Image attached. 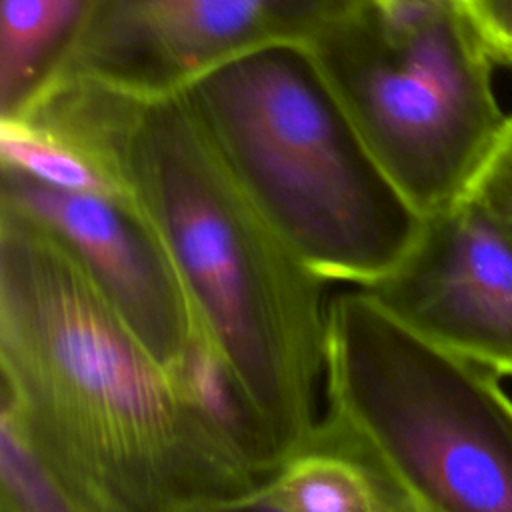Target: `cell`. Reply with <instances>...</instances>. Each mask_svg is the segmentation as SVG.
I'll list each match as a JSON object with an SVG mask.
<instances>
[{
  "instance_id": "1",
  "label": "cell",
  "mask_w": 512,
  "mask_h": 512,
  "mask_svg": "<svg viewBox=\"0 0 512 512\" xmlns=\"http://www.w3.org/2000/svg\"><path fill=\"white\" fill-rule=\"evenodd\" d=\"M2 414L80 512H200L266 480L78 260L0 204Z\"/></svg>"
},
{
  "instance_id": "2",
  "label": "cell",
  "mask_w": 512,
  "mask_h": 512,
  "mask_svg": "<svg viewBox=\"0 0 512 512\" xmlns=\"http://www.w3.org/2000/svg\"><path fill=\"white\" fill-rule=\"evenodd\" d=\"M20 118L64 138L134 202L282 464L304 450L322 416L330 284L262 216L186 94L68 82Z\"/></svg>"
},
{
  "instance_id": "3",
  "label": "cell",
  "mask_w": 512,
  "mask_h": 512,
  "mask_svg": "<svg viewBox=\"0 0 512 512\" xmlns=\"http://www.w3.org/2000/svg\"><path fill=\"white\" fill-rule=\"evenodd\" d=\"M184 94L244 192L316 276L368 288L404 258L424 216L304 46L234 60Z\"/></svg>"
},
{
  "instance_id": "4",
  "label": "cell",
  "mask_w": 512,
  "mask_h": 512,
  "mask_svg": "<svg viewBox=\"0 0 512 512\" xmlns=\"http://www.w3.org/2000/svg\"><path fill=\"white\" fill-rule=\"evenodd\" d=\"M500 378L346 286L328 304L322 416L306 448L358 462L408 512H512Z\"/></svg>"
},
{
  "instance_id": "5",
  "label": "cell",
  "mask_w": 512,
  "mask_h": 512,
  "mask_svg": "<svg viewBox=\"0 0 512 512\" xmlns=\"http://www.w3.org/2000/svg\"><path fill=\"white\" fill-rule=\"evenodd\" d=\"M356 132L422 216L466 196L508 118L474 12L444 0H358L308 46Z\"/></svg>"
},
{
  "instance_id": "6",
  "label": "cell",
  "mask_w": 512,
  "mask_h": 512,
  "mask_svg": "<svg viewBox=\"0 0 512 512\" xmlns=\"http://www.w3.org/2000/svg\"><path fill=\"white\" fill-rule=\"evenodd\" d=\"M356 2L94 0L52 86L84 82L140 98L180 94L250 54L306 48Z\"/></svg>"
},
{
  "instance_id": "7",
  "label": "cell",
  "mask_w": 512,
  "mask_h": 512,
  "mask_svg": "<svg viewBox=\"0 0 512 512\" xmlns=\"http://www.w3.org/2000/svg\"><path fill=\"white\" fill-rule=\"evenodd\" d=\"M362 290L430 342L512 376V222L480 194L424 216L404 258Z\"/></svg>"
},
{
  "instance_id": "8",
  "label": "cell",
  "mask_w": 512,
  "mask_h": 512,
  "mask_svg": "<svg viewBox=\"0 0 512 512\" xmlns=\"http://www.w3.org/2000/svg\"><path fill=\"white\" fill-rule=\"evenodd\" d=\"M0 204L52 234L162 366L180 360L196 316L158 234L126 194L54 188L0 166Z\"/></svg>"
},
{
  "instance_id": "9",
  "label": "cell",
  "mask_w": 512,
  "mask_h": 512,
  "mask_svg": "<svg viewBox=\"0 0 512 512\" xmlns=\"http://www.w3.org/2000/svg\"><path fill=\"white\" fill-rule=\"evenodd\" d=\"M94 0H0V120L24 116L60 76Z\"/></svg>"
},
{
  "instance_id": "10",
  "label": "cell",
  "mask_w": 512,
  "mask_h": 512,
  "mask_svg": "<svg viewBox=\"0 0 512 512\" xmlns=\"http://www.w3.org/2000/svg\"><path fill=\"white\" fill-rule=\"evenodd\" d=\"M262 492L280 512H408L364 466L320 448L290 456Z\"/></svg>"
},
{
  "instance_id": "11",
  "label": "cell",
  "mask_w": 512,
  "mask_h": 512,
  "mask_svg": "<svg viewBox=\"0 0 512 512\" xmlns=\"http://www.w3.org/2000/svg\"><path fill=\"white\" fill-rule=\"evenodd\" d=\"M0 166L54 188L118 190L72 144L30 118L0 120Z\"/></svg>"
},
{
  "instance_id": "12",
  "label": "cell",
  "mask_w": 512,
  "mask_h": 512,
  "mask_svg": "<svg viewBox=\"0 0 512 512\" xmlns=\"http://www.w3.org/2000/svg\"><path fill=\"white\" fill-rule=\"evenodd\" d=\"M0 478L2 512H80L4 418H0Z\"/></svg>"
},
{
  "instance_id": "13",
  "label": "cell",
  "mask_w": 512,
  "mask_h": 512,
  "mask_svg": "<svg viewBox=\"0 0 512 512\" xmlns=\"http://www.w3.org/2000/svg\"><path fill=\"white\" fill-rule=\"evenodd\" d=\"M470 192L480 194L512 222V118Z\"/></svg>"
},
{
  "instance_id": "14",
  "label": "cell",
  "mask_w": 512,
  "mask_h": 512,
  "mask_svg": "<svg viewBox=\"0 0 512 512\" xmlns=\"http://www.w3.org/2000/svg\"><path fill=\"white\" fill-rule=\"evenodd\" d=\"M472 12L496 58H512V0H474Z\"/></svg>"
},
{
  "instance_id": "15",
  "label": "cell",
  "mask_w": 512,
  "mask_h": 512,
  "mask_svg": "<svg viewBox=\"0 0 512 512\" xmlns=\"http://www.w3.org/2000/svg\"><path fill=\"white\" fill-rule=\"evenodd\" d=\"M200 512H280V510H276L266 500V496L262 492V486H260V488H256L250 494H244V496H238V498H232V500L208 506V508H204Z\"/></svg>"
},
{
  "instance_id": "16",
  "label": "cell",
  "mask_w": 512,
  "mask_h": 512,
  "mask_svg": "<svg viewBox=\"0 0 512 512\" xmlns=\"http://www.w3.org/2000/svg\"><path fill=\"white\" fill-rule=\"evenodd\" d=\"M444 2H456V4H462V6H468L472 10V4L474 0H444Z\"/></svg>"
},
{
  "instance_id": "17",
  "label": "cell",
  "mask_w": 512,
  "mask_h": 512,
  "mask_svg": "<svg viewBox=\"0 0 512 512\" xmlns=\"http://www.w3.org/2000/svg\"><path fill=\"white\" fill-rule=\"evenodd\" d=\"M510 62H512V58H510Z\"/></svg>"
}]
</instances>
